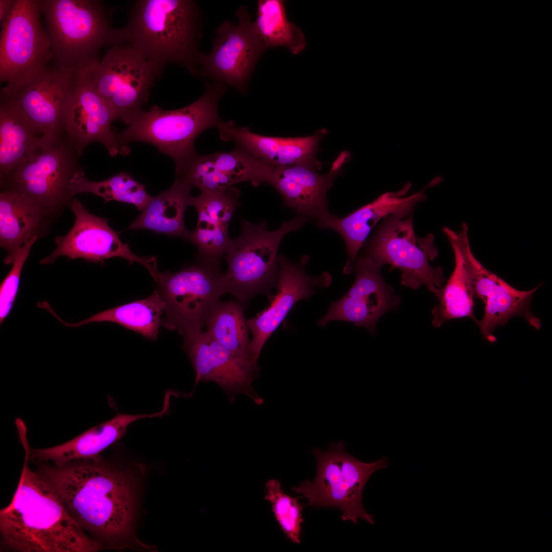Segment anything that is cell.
<instances>
[{
	"instance_id": "obj_13",
	"label": "cell",
	"mask_w": 552,
	"mask_h": 552,
	"mask_svg": "<svg viewBox=\"0 0 552 552\" xmlns=\"http://www.w3.org/2000/svg\"><path fill=\"white\" fill-rule=\"evenodd\" d=\"M235 14L237 24L222 22L215 31L211 51L201 52L198 77L220 82L244 95L256 65L267 50L254 30L246 7H240Z\"/></svg>"
},
{
	"instance_id": "obj_24",
	"label": "cell",
	"mask_w": 552,
	"mask_h": 552,
	"mask_svg": "<svg viewBox=\"0 0 552 552\" xmlns=\"http://www.w3.org/2000/svg\"><path fill=\"white\" fill-rule=\"evenodd\" d=\"M169 406L164 404L160 411L151 414L131 415L117 412L116 416L95 426L76 437L61 444L42 449L30 448L29 461L52 462L61 466L69 462L83 459H98L100 453L120 440L128 427L145 418L162 417L168 412Z\"/></svg>"
},
{
	"instance_id": "obj_19",
	"label": "cell",
	"mask_w": 552,
	"mask_h": 552,
	"mask_svg": "<svg viewBox=\"0 0 552 552\" xmlns=\"http://www.w3.org/2000/svg\"><path fill=\"white\" fill-rule=\"evenodd\" d=\"M72 154L59 139L29 155L11 172L13 188L47 212L70 196L68 186L74 173Z\"/></svg>"
},
{
	"instance_id": "obj_35",
	"label": "cell",
	"mask_w": 552,
	"mask_h": 552,
	"mask_svg": "<svg viewBox=\"0 0 552 552\" xmlns=\"http://www.w3.org/2000/svg\"><path fill=\"white\" fill-rule=\"evenodd\" d=\"M217 169L235 184L254 179L256 158L242 148L236 146L228 152L211 154Z\"/></svg>"
},
{
	"instance_id": "obj_26",
	"label": "cell",
	"mask_w": 552,
	"mask_h": 552,
	"mask_svg": "<svg viewBox=\"0 0 552 552\" xmlns=\"http://www.w3.org/2000/svg\"><path fill=\"white\" fill-rule=\"evenodd\" d=\"M192 188L186 181L176 178L169 190L151 196L129 228L149 229L189 241L191 232L185 225L184 214L187 208L193 204Z\"/></svg>"
},
{
	"instance_id": "obj_21",
	"label": "cell",
	"mask_w": 552,
	"mask_h": 552,
	"mask_svg": "<svg viewBox=\"0 0 552 552\" xmlns=\"http://www.w3.org/2000/svg\"><path fill=\"white\" fill-rule=\"evenodd\" d=\"M114 120L112 111L95 87L81 71L76 72L62 121L76 153L81 155L89 144L98 142L112 157L125 154L111 127Z\"/></svg>"
},
{
	"instance_id": "obj_34",
	"label": "cell",
	"mask_w": 552,
	"mask_h": 552,
	"mask_svg": "<svg viewBox=\"0 0 552 552\" xmlns=\"http://www.w3.org/2000/svg\"><path fill=\"white\" fill-rule=\"evenodd\" d=\"M176 178L186 181L201 192L222 194L235 186L232 181L218 171L211 154L202 155L195 152Z\"/></svg>"
},
{
	"instance_id": "obj_20",
	"label": "cell",
	"mask_w": 552,
	"mask_h": 552,
	"mask_svg": "<svg viewBox=\"0 0 552 552\" xmlns=\"http://www.w3.org/2000/svg\"><path fill=\"white\" fill-rule=\"evenodd\" d=\"M310 261L303 256L299 262H291L284 255H278L279 275L275 285L277 293L270 305L254 317L247 320L252 335L250 349L258 360L264 345L287 316L296 302L309 299L316 293L314 288H327L332 282L330 273L324 271L313 277L305 271Z\"/></svg>"
},
{
	"instance_id": "obj_22",
	"label": "cell",
	"mask_w": 552,
	"mask_h": 552,
	"mask_svg": "<svg viewBox=\"0 0 552 552\" xmlns=\"http://www.w3.org/2000/svg\"><path fill=\"white\" fill-rule=\"evenodd\" d=\"M438 183L434 179L424 190L405 196L412 186L409 182L399 190L385 192L343 217L338 216L315 224L319 229H331L340 235L346 246L348 261L353 262L374 227L390 215L401 219L412 215L417 206L426 200L425 190Z\"/></svg>"
},
{
	"instance_id": "obj_28",
	"label": "cell",
	"mask_w": 552,
	"mask_h": 552,
	"mask_svg": "<svg viewBox=\"0 0 552 552\" xmlns=\"http://www.w3.org/2000/svg\"><path fill=\"white\" fill-rule=\"evenodd\" d=\"M164 303L158 291L155 290L146 298L103 311L76 323L64 321L54 310L51 311V314L69 327L109 321L137 332L148 339L155 340L162 326L161 316L164 314Z\"/></svg>"
},
{
	"instance_id": "obj_4",
	"label": "cell",
	"mask_w": 552,
	"mask_h": 552,
	"mask_svg": "<svg viewBox=\"0 0 552 552\" xmlns=\"http://www.w3.org/2000/svg\"><path fill=\"white\" fill-rule=\"evenodd\" d=\"M226 91V86L220 82H205L202 95L186 107L164 110L152 106L121 132H117L118 141L126 154L132 142L155 146L173 159L177 173L196 152L194 143L198 135L210 128H217L223 122L218 107Z\"/></svg>"
},
{
	"instance_id": "obj_11",
	"label": "cell",
	"mask_w": 552,
	"mask_h": 552,
	"mask_svg": "<svg viewBox=\"0 0 552 552\" xmlns=\"http://www.w3.org/2000/svg\"><path fill=\"white\" fill-rule=\"evenodd\" d=\"M156 283L165 304L162 326L183 337L201 330L213 306L226 293L220 267L199 262L176 272L162 273Z\"/></svg>"
},
{
	"instance_id": "obj_10",
	"label": "cell",
	"mask_w": 552,
	"mask_h": 552,
	"mask_svg": "<svg viewBox=\"0 0 552 552\" xmlns=\"http://www.w3.org/2000/svg\"><path fill=\"white\" fill-rule=\"evenodd\" d=\"M80 71L107 103L115 120L128 126L144 111L159 79L144 56L125 44L112 46L101 60Z\"/></svg>"
},
{
	"instance_id": "obj_23",
	"label": "cell",
	"mask_w": 552,
	"mask_h": 552,
	"mask_svg": "<svg viewBox=\"0 0 552 552\" xmlns=\"http://www.w3.org/2000/svg\"><path fill=\"white\" fill-rule=\"evenodd\" d=\"M217 129L222 140L233 141L236 146L269 163L279 166L306 164L321 168L316 156L319 143L328 133L326 129L310 136L296 137L260 135L247 127H238L232 121H223Z\"/></svg>"
},
{
	"instance_id": "obj_1",
	"label": "cell",
	"mask_w": 552,
	"mask_h": 552,
	"mask_svg": "<svg viewBox=\"0 0 552 552\" xmlns=\"http://www.w3.org/2000/svg\"><path fill=\"white\" fill-rule=\"evenodd\" d=\"M72 517L103 547L121 546L132 534L136 507L133 481L110 460L77 459L61 466L33 461Z\"/></svg>"
},
{
	"instance_id": "obj_37",
	"label": "cell",
	"mask_w": 552,
	"mask_h": 552,
	"mask_svg": "<svg viewBox=\"0 0 552 552\" xmlns=\"http://www.w3.org/2000/svg\"><path fill=\"white\" fill-rule=\"evenodd\" d=\"M15 0H0V21L2 22L11 11Z\"/></svg>"
},
{
	"instance_id": "obj_7",
	"label": "cell",
	"mask_w": 552,
	"mask_h": 552,
	"mask_svg": "<svg viewBox=\"0 0 552 552\" xmlns=\"http://www.w3.org/2000/svg\"><path fill=\"white\" fill-rule=\"evenodd\" d=\"M317 465L312 481L304 480L292 490L307 499L313 508H334L341 512L343 521L357 524L358 519L374 524L373 516L365 510L362 493L371 475L385 468L388 458L382 457L372 462H363L344 449V443H331L327 450L311 449Z\"/></svg>"
},
{
	"instance_id": "obj_9",
	"label": "cell",
	"mask_w": 552,
	"mask_h": 552,
	"mask_svg": "<svg viewBox=\"0 0 552 552\" xmlns=\"http://www.w3.org/2000/svg\"><path fill=\"white\" fill-rule=\"evenodd\" d=\"M41 0H15L2 22L0 81L7 95L48 67L53 59L51 43L40 21Z\"/></svg>"
},
{
	"instance_id": "obj_33",
	"label": "cell",
	"mask_w": 552,
	"mask_h": 552,
	"mask_svg": "<svg viewBox=\"0 0 552 552\" xmlns=\"http://www.w3.org/2000/svg\"><path fill=\"white\" fill-rule=\"evenodd\" d=\"M301 496L292 497L284 492L281 483L270 479L265 484L264 498L271 506L273 516L281 530L291 542L301 543L302 512L303 505L299 502Z\"/></svg>"
},
{
	"instance_id": "obj_25",
	"label": "cell",
	"mask_w": 552,
	"mask_h": 552,
	"mask_svg": "<svg viewBox=\"0 0 552 552\" xmlns=\"http://www.w3.org/2000/svg\"><path fill=\"white\" fill-rule=\"evenodd\" d=\"M47 212L35 201L10 190L0 194V245L8 252L4 262L11 264L18 250L38 237Z\"/></svg>"
},
{
	"instance_id": "obj_32",
	"label": "cell",
	"mask_w": 552,
	"mask_h": 552,
	"mask_svg": "<svg viewBox=\"0 0 552 552\" xmlns=\"http://www.w3.org/2000/svg\"><path fill=\"white\" fill-rule=\"evenodd\" d=\"M68 191L70 196L92 193L106 201L116 200L133 204L141 211L151 197L143 184L124 172L103 181H94L88 180L82 170H76L70 179Z\"/></svg>"
},
{
	"instance_id": "obj_12",
	"label": "cell",
	"mask_w": 552,
	"mask_h": 552,
	"mask_svg": "<svg viewBox=\"0 0 552 552\" xmlns=\"http://www.w3.org/2000/svg\"><path fill=\"white\" fill-rule=\"evenodd\" d=\"M447 238L462 254L474 297L484 303V314L477 324L484 339L495 342L496 338L493 335L494 329L505 325L515 316L523 317L530 326L537 330L540 329L541 320L531 310L533 296L540 285L530 290H518L484 267L472 252L467 227H463L458 232H450Z\"/></svg>"
},
{
	"instance_id": "obj_29",
	"label": "cell",
	"mask_w": 552,
	"mask_h": 552,
	"mask_svg": "<svg viewBox=\"0 0 552 552\" xmlns=\"http://www.w3.org/2000/svg\"><path fill=\"white\" fill-rule=\"evenodd\" d=\"M454 257V268L446 284L436 295L439 303L431 310L432 324L440 328L447 321L464 317L478 321L474 312V295L471 281L458 248L450 244Z\"/></svg>"
},
{
	"instance_id": "obj_2",
	"label": "cell",
	"mask_w": 552,
	"mask_h": 552,
	"mask_svg": "<svg viewBox=\"0 0 552 552\" xmlns=\"http://www.w3.org/2000/svg\"><path fill=\"white\" fill-rule=\"evenodd\" d=\"M24 464L10 503L0 511L1 543L21 552H95L102 545L88 536L62 499Z\"/></svg>"
},
{
	"instance_id": "obj_3",
	"label": "cell",
	"mask_w": 552,
	"mask_h": 552,
	"mask_svg": "<svg viewBox=\"0 0 552 552\" xmlns=\"http://www.w3.org/2000/svg\"><path fill=\"white\" fill-rule=\"evenodd\" d=\"M127 24L118 28V45H129L150 63L157 76L169 64L198 77L203 16L193 0H136Z\"/></svg>"
},
{
	"instance_id": "obj_18",
	"label": "cell",
	"mask_w": 552,
	"mask_h": 552,
	"mask_svg": "<svg viewBox=\"0 0 552 552\" xmlns=\"http://www.w3.org/2000/svg\"><path fill=\"white\" fill-rule=\"evenodd\" d=\"M76 73L57 66L48 67L24 85L1 96L17 108L49 145L59 139Z\"/></svg>"
},
{
	"instance_id": "obj_17",
	"label": "cell",
	"mask_w": 552,
	"mask_h": 552,
	"mask_svg": "<svg viewBox=\"0 0 552 552\" xmlns=\"http://www.w3.org/2000/svg\"><path fill=\"white\" fill-rule=\"evenodd\" d=\"M183 344L195 372V386L199 382L213 381L231 403L238 394L248 397L256 405L263 403L252 386L260 371L258 363L234 355L206 331L184 337Z\"/></svg>"
},
{
	"instance_id": "obj_8",
	"label": "cell",
	"mask_w": 552,
	"mask_h": 552,
	"mask_svg": "<svg viewBox=\"0 0 552 552\" xmlns=\"http://www.w3.org/2000/svg\"><path fill=\"white\" fill-rule=\"evenodd\" d=\"M375 227L362 246L360 255L383 266L389 264L399 269L403 286L415 290L423 285L435 295L446 279L442 267H434L430 264L439 256L433 234L417 236L413 215L404 219L390 215Z\"/></svg>"
},
{
	"instance_id": "obj_31",
	"label": "cell",
	"mask_w": 552,
	"mask_h": 552,
	"mask_svg": "<svg viewBox=\"0 0 552 552\" xmlns=\"http://www.w3.org/2000/svg\"><path fill=\"white\" fill-rule=\"evenodd\" d=\"M285 4L283 0L258 1L253 27L266 50L285 47L297 54L306 48V38L301 29L289 20Z\"/></svg>"
},
{
	"instance_id": "obj_14",
	"label": "cell",
	"mask_w": 552,
	"mask_h": 552,
	"mask_svg": "<svg viewBox=\"0 0 552 552\" xmlns=\"http://www.w3.org/2000/svg\"><path fill=\"white\" fill-rule=\"evenodd\" d=\"M382 267L363 255H358L353 262L347 261L343 272L354 274L355 281L343 297L331 303L328 312L318 321L317 325L324 327L331 321H346L364 327L374 335L378 320L401 304L393 287L382 277Z\"/></svg>"
},
{
	"instance_id": "obj_6",
	"label": "cell",
	"mask_w": 552,
	"mask_h": 552,
	"mask_svg": "<svg viewBox=\"0 0 552 552\" xmlns=\"http://www.w3.org/2000/svg\"><path fill=\"white\" fill-rule=\"evenodd\" d=\"M308 217L298 215L283 222L273 231L267 229L268 223L261 220L252 223L240 220L241 233L231 238L224 258L228 269L225 273L226 293L235 296L244 306L258 295L271 299L279 275L278 251L281 241L288 233L302 228Z\"/></svg>"
},
{
	"instance_id": "obj_16",
	"label": "cell",
	"mask_w": 552,
	"mask_h": 552,
	"mask_svg": "<svg viewBox=\"0 0 552 552\" xmlns=\"http://www.w3.org/2000/svg\"><path fill=\"white\" fill-rule=\"evenodd\" d=\"M71 208L75 216L73 227L65 235L55 238V249L40 261L41 264H51L61 256L95 262L120 257L130 264L134 262L142 264L155 282L158 280L161 273L157 269L155 257H141L134 254L108 225L107 219L90 213L77 198L72 200Z\"/></svg>"
},
{
	"instance_id": "obj_30",
	"label": "cell",
	"mask_w": 552,
	"mask_h": 552,
	"mask_svg": "<svg viewBox=\"0 0 552 552\" xmlns=\"http://www.w3.org/2000/svg\"><path fill=\"white\" fill-rule=\"evenodd\" d=\"M205 326L206 332L234 355L258 363L250 349L251 339L244 305L239 301H218L212 307Z\"/></svg>"
},
{
	"instance_id": "obj_15",
	"label": "cell",
	"mask_w": 552,
	"mask_h": 552,
	"mask_svg": "<svg viewBox=\"0 0 552 552\" xmlns=\"http://www.w3.org/2000/svg\"><path fill=\"white\" fill-rule=\"evenodd\" d=\"M256 158L252 186L271 185L281 195L285 207L315 222L337 217L329 210L327 192L341 174V165L334 161L330 170L320 175L317 172L320 168L315 166H279Z\"/></svg>"
},
{
	"instance_id": "obj_27",
	"label": "cell",
	"mask_w": 552,
	"mask_h": 552,
	"mask_svg": "<svg viewBox=\"0 0 552 552\" xmlns=\"http://www.w3.org/2000/svg\"><path fill=\"white\" fill-rule=\"evenodd\" d=\"M42 135L17 108L1 96L0 105V172L11 173L29 155L47 146Z\"/></svg>"
},
{
	"instance_id": "obj_36",
	"label": "cell",
	"mask_w": 552,
	"mask_h": 552,
	"mask_svg": "<svg viewBox=\"0 0 552 552\" xmlns=\"http://www.w3.org/2000/svg\"><path fill=\"white\" fill-rule=\"evenodd\" d=\"M38 238L37 236L33 237L18 250L11 263L13 265L11 270L1 283L0 287L1 325L12 310L18 292L22 267L29 256L32 246Z\"/></svg>"
},
{
	"instance_id": "obj_5",
	"label": "cell",
	"mask_w": 552,
	"mask_h": 552,
	"mask_svg": "<svg viewBox=\"0 0 552 552\" xmlns=\"http://www.w3.org/2000/svg\"><path fill=\"white\" fill-rule=\"evenodd\" d=\"M56 66L77 72L99 61L104 45H114L111 12L99 0H41Z\"/></svg>"
}]
</instances>
